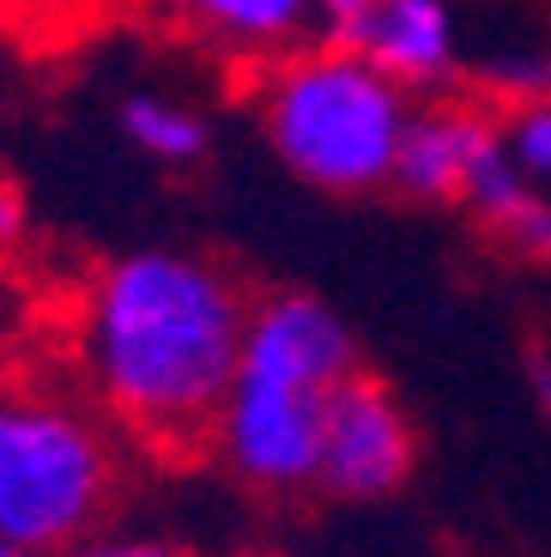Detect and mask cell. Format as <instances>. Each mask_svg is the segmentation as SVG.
Instances as JSON below:
<instances>
[{"label": "cell", "instance_id": "6da1fadb", "mask_svg": "<svg viewBox=\"0 0 551 557\" xmlns=\"http://www.w3.org/2000/svg\"><path fill=\"white\" fill-rule=\"evenodd\" d=\"M248 297L194 249H127L79 297L73 351L115 431L164 455L212 448L248 334Z\"/></svg>", "mask_w": 551, "mask_h": 557}, {"label": "cell", "instance_id": "7a4b0ae2", "mask_svg": "<svg viewBox=\"0 0 551 557\" xmlns=\"http://www.w3.org/2000/svg\"><path fill=\"white\" fill-rule=\"evenodd\" d=\"M358 376L352 327L309 292H273L248 309L236 376L224 388L212 455L236 485L261 497H291L316 485V448L328 406Z\"/></svg>", "mask_w": 551, "mask_h": 557}, {"label": "cell", "instance_id": "3957f363", "mask_svg": "<svg viewBox=\"0 0 551 557\" xmlns=\"http://www.w3.org/2000/svg\"><path fill=\"white\" fill-rule=\"evenodd\" d=\"M122 485L115 424L56 382L0 376V540L61 557L103 533Z\"/></svg>", "mask_w": 551, "mask_h": 557}, {"label": "cell", "instance_id": "277c9868", "mask_svg": "<svg viewBox=\"0 0 551 557\" xmlns=\"http://www.w3.org/2000/svg\"><path fill=\"white\" fill-rule=\"evenodd\" d=\"M413 122L406 85H394L352 42L304 49L261 85V127L279 164L328 195H370L394 182L400 139Z\"/></svg>", "mask_w": 551, "mask_h": 557}, {"label": "cell", "instance_id": "5b68a950", "mask_svg": "<svg viewBox=\"0 0 551 557\" xmlns=\"http://www.w3.org/2000/svg\"><path fill=\"white\" fill-rule=\"evenodd\" d=\"M418 460V431L406 406L394 400V388H382L376 376H352L328 406L316 448V491L340 503H382L413 479Z\"/></svg>", "mask_w": 551, "mask_h": 557}, {"label": "cell", "instance_id": "8992f818", "mask_svg": "<svg viewBox=\"0 0 551 557\" xmlns=\"http://www.w3.org/2000/svg\"><path fill=\"white\" fill-rule=\"evenodd\" d=\"M497 152H503V127L491 115L461 110V103L413 110L400 158H394V188L413 200H467L473 176Z\"/></svg>", "mask_w": 551, "mask_h": 557}, {"label": "cell", "instance_id": "52a82bcc", "mask_svg": "<svg viewBox=\"0 0 551 557\" xmlns=\"http://www.w3.org/2000/svg\"><path fill=\"white\" fill-rule=\"evenodd\" d=\"M345 42L364 61H376L394 85H437L455 73V55H461V30L449 0H382L376 13H364L345 30Z\"/></svg>", "mask_w": 551, "mask_h": 557}, {"label": "cell", "instance_id": "ba28073f", "mask_svg": "<svg viewBox=\"0 0 551 557\" xmlns=\"http://www.w3.org/2000/svg\"><path fill=\"white\" fill-rule=\"evenodd\" d=\"M467 207L479 212L485 231H491L503 249H515L522 261L551 267V188H539V182L515 164L510 139H503V152L473 176Z\"/></svg>", "mask_w": 551, "mask_h": 557}, {"label": "cell", "instance_id": "9c48e42d", "mask_svg": "<svg viewBox=\"0 0 551 557\" xmlns=\"http://www.w3.org/2000/svg\"><path fill=\"white\" fill-rule=\"evenodd\" d=\"M176 13L236 49H279L316 25V0H176Z\"/></svg>", "mask_w": 551, "mask_h": 557}, {"label": "cell", "instance_id": "30bf717a", "mask_svg": "<svg viewBox=\"0 0 551 557\" xmlns=\"http://www.w3.org/2000/svg\"><path fill=\"white\" fill-rule=\"evenodd\" d=\"M122 134L134 139V152H146L152 164L188 170L207 158V115L188 110V103L164 98V91H134L122 103Z\"/></svg>", "mask_w": 551, "mask_h": 557}, {"label": "cell", "instance_id": "8fae6325", "mask_svg": "<svg viewBox=\"0 0 551 557\" xmlns=\"http://www.w3.org/2000/svg\"><path fill=\"white\" fill-rule=\"evenodd\" d=\"M503 139H510V158L527 170V176L539 182V188H551V98H534L522 115H515L510 127H503Z\"/></svg>", "mask_w": 551, "mask_h": 557}, {"label": "cell", "instance_id": "7c38bea8", "mask_svg": "<svg viewBox=\"0 0 551 557\" xmlns=\"http://www.w3.org/2000/svg\"><path fill=\"white\" fill-rule=\"evenodd\" d=\"M61 557H200V552H188L182 540H164V533H91L85 545H73Z\"/></svg>", "mask_w": 551, "mask_h": 557}, {"label": "cell", "instance_id": "4fadbf2b", "mask_svg": "<svg viewBox=\"0 0 551 557\" xmlns=\"http://www.w3.org/2000/svg\"><path fill=\"white\" fill-rule=\"evenodd\" d=\"M376 7H382V0H316V18H321V25H333V30L345 37V30L358 25L364 13H376Z\"/></svg>", "mask_w": 551, "mask_h": 557}, {"label": "cell", "instance_id": "5bb4252c", "mask_svg": "<svg viewBox=\"0 0 551 557\" xmlns=\"http://www.w3.org/2000/svg\"><path fill=\"white\" fill-rule=\"evenodd\" d=\"M19 231H25V200H19L13 176H0V249H13Z\"/></svg>", "mask_w": 551, "mask_h": 557}, {"label": "cell", "instance_id": "9a60e30c", "mask_svg": "<svg viewBox=\"0 0 551 557\" xmlns=\"http://www.w3.org/2000/svg\"><path fill=\"white\" fill-rule=\"evenodd\" d=\"M534 400H539V412H546V424H551V358H534Z\"/></svg>", "mask_w": 551, "mask_h": 557}, {"label": "cell", "instance_id": "2e32d148", "mask_svg": "<svg viewBox=\"0 0 551 557\" xmlns=\"http://www.w3.org/2000/svg\"><path fill=\"white\" fill-rule=\"evenodd\" d=\"M0 557H37V552H19V545H7V540H0Z\"/></svg>", "mask_w": 551, "mask_h": 557}]
</instances>
